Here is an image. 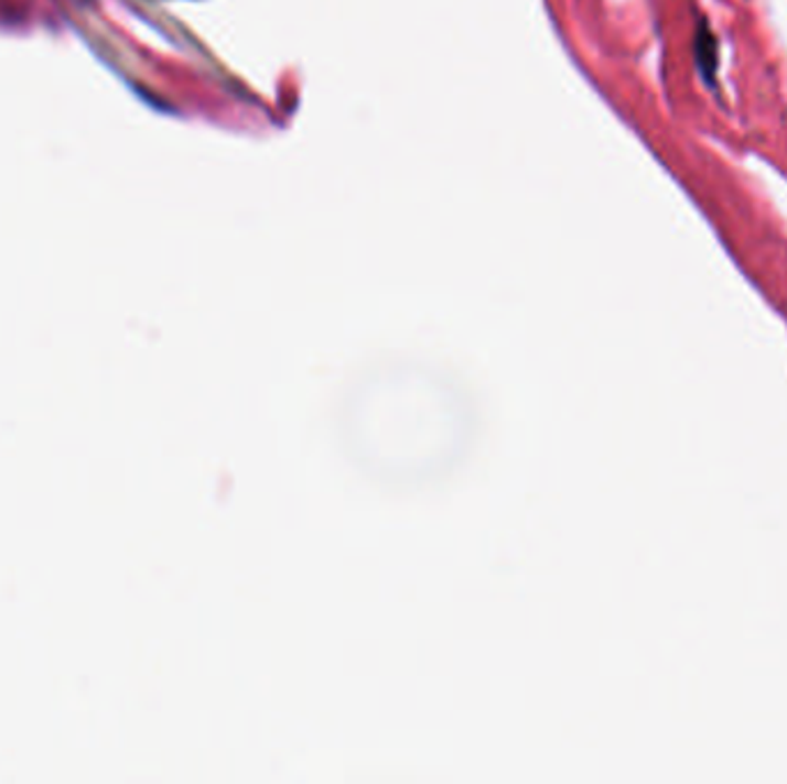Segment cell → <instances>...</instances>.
<instances>
[{
  "label": "cell",
  "mask_w": 787,
  "mask_h": 784,
  "mask_svg": "<svg viewBox=\"0 0 787 784\" xmlns=\"http://www.w3.org/2000/svg\"><path fill=\"white\" fill-rule=\"evenodd\" d=\"M693 54H696V67L702 76V81L716 88V74H719V40L712 33L710 23L700 19L696 23V35H693Z\"/></svg>",
  "instance_id": "1"
}]
</instances>
